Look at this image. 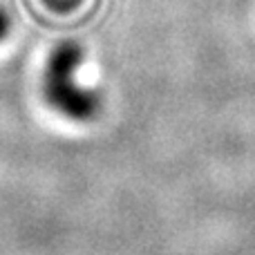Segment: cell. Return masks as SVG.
Masks as SVG:
<instances>
[{
	"instance_id": "cell-3",
	"label": "cell",
	"mask_w": 255,
	"mask_h": 255,
	"mask_svg": "<svg viewBox=\"0 0 255 255\" xmlns=\"http://www.w3.org/2000/svg\"><path fill=\"white\" fill-rule=\"evenodd\" d=\"M7 31H9V18H7V13L0 9V40L7 36Z\"/></svg>"
},
{
	"instance_id": "cell-1",
	"label": "cell",
	"mask_w": 255,
	"mask_h": 255,
	"mask_svg": "<svg viewBox=\"0 0 255 255\" xmlns=\"http://www.w3.org/2000/svg\"><path fill=\"white\" fill-rule=\"evenodd\" d=\"M83 52L76 43L65 40L56 45L45 63L43 97L52 110L72 121H90L99 112V97L92 90L76 83L74 74L81 65Z\"/></svg>"
},
{
	"instance_id": "cell-2",
	"label": "cell",
	"mask_w": 255,
	"mask_h": 255,
	"mask_svg": "<svg viewBox=\"0 0 255 255\" xmlns=\"http://www.w3.org/2000/svg\"><path fill=\"white\" fill-rule=\"evenodd\" d=\"M45 2H47L52 9H58V11H67V9H72L74 4H79L81 0H45Z\"/></svg>"
}]
</instances>
